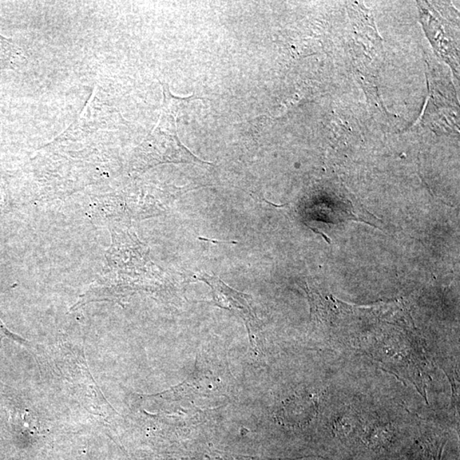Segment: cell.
<instances>
[{"mask_svg": "<svg viewBox=\"0 0 460 460\" xmlns=\"http://www.w3.org/2000/svg\"><path fill=\"white\" fill-rule=\"evenodd\" d=\"M164 101L157 128L142 145L140 166L142 168L163 163L211 165L200 160L182 144L178 137L177 117L181 105L190 97H174L168 85L163 86Z\"/></svg>", "mask_w": 460, "mask_h": 460, "instance_id": "cell-1", "label": "cell"}, {"mask_svg": "<svg viewBox=\"0 0 460 460\" xmlns=\"http://www.w3.org/2000/svg\"><path fill=\"white\" fill-rule=\"evenodd\" d=\"M196 278L205 281L206 284L211 287L213 299L217 306L238 312V314L243 317L248 327L252 326V323L255 320L256 316L252 311V305L249 303L247 295L233 290L219 278L209 276L208 273H201L196 276Z\"/></svg>", "mask_w": 460, "mask_h": 460, "instance_id": "cell-2", "label": "cell"}, {"mask_svg": "<svg viewBox=\"0 0 460 460\" xmlns=\"http://www.w3.org/2000/svg\"><path fill=\"white\" fill-rule=\"evenodd\" d=\"M305 214L309 217V222L337 224L351 219L368 224L356 212L351 201L335 197L326 198V200L309 206L305 209Z\"/></svg>", "mask_w": 460, "mask_h": 460, "instance_id": "cell-3", "label": "cell"}, {"mask_svg": "<svg viewBox=\"0 0 460 460\" xmlns=\"http://www.w3.org/2000/svg\"><path fill=\"white\" fill-rule=\"evenodd\" d=\"M3 37H0V41H2ZM11 45V43L9 41H6L5 45H4L1 48H0V51H2L3 50H5L8 48ZM14 50L13 53H6L4 54L3 53H0V69H5L6 67H10L11 65H13V60H11V59H6V58H19V54L18 51Z\"/></svg>", "mask_w": 460, "mask_h": 460, "instance_id": "cell-4", "label": "cell"}]
</instances>
